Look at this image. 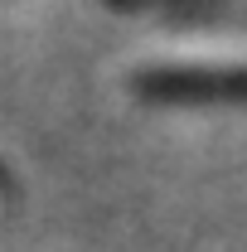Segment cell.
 I'll use <instances>...</instances> for the list:
<instances>
[{
    "mask_svg": "<svg viewBox=\"0 0 247 252\" xmlns=\"http://www.w3.org/2000/svg\"><path fill=\"white\" fill-rule=\"evenodd\" d=\"M136 83L160 97H204V93L233 97V93H247V68L218 63V59H165V63H146Z\"/></svg>",
    "mask_w": 247,
    "mask_h": 252,
    "instance_id": "cell-1",
    "label": "cell"
}]
</instances>
